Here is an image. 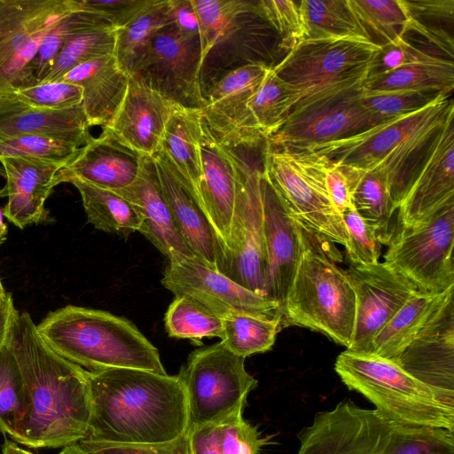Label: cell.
Wrapping results in <instances>:
<instances>
[{"label": "cell", "instance_id": "2e32d148", "mask_svg": "<svg viewBox=\"0 0 454 454\" xmlns=\"http://www.w3.org/2000/svg\"><path fill=\"white\" fill-rule=\"evenodd\" d=\"M271 67L262 62L243 65L224 74L210 90L201 115L223 145L252 148L264 140L253 124L248 102Z\"/></svg>", "mask_w": 454, "mask_h": 454}, {"label": "cell", "instance_id": "ffe728a7", "mask_svg": "<svg viewBox=\"0 0 454 454\" xmlns=\"http://www.w3.org/2000/svg\"><path fill=\"white\" fill-rule=\"evenodd\" d=\"M454 410V301L450 295L395 362Z\"/></svg>", "mask_w": 454, "mask_h": 454}, {"label": "cell", "instance_id": "30bf717a", "mask_svg": "<svg viewBox=\"0 0 454 454\" xmlns=\"http://www.w3.org/2000/svg\"><path fill=\"white\" fill-rule=\"evenodd\" d=\"M187 404L188 428L223 419L244 410L257 380L245 368V358L221 341L194 350L179 372Z\"/></svg>", "mask_w": 454, "mask_h": 454}, {"label": "cell", "instance_id": "9f6ffc18", "mask_svg": "<svg viewBox=\"0 0 454 454\" xmlns=\"http://www.w3.org/2000/svg\"><path fill=\"white\" fill-rule=\"evenodd\" d=\"M356 180V167L331 161L326 172V187L333 205L340 215L353 207L352 192Z\"/></svg>", "mask_w": 454, "mask_h": 454}, {"label": "cell", "instance_id": "be15d7a7", "mask_svg": "<svg viewBox=\"0 0 454 454\" xmlns=\"http://www.w3.org/2000/svg\"><path fill=\"white\" fill-rule=\"evenodd\" d=\"M6 235H7V226L4 222V214L0 208V246L6 239Z\"/></svg>", "mask_w": 454, "mask_h": 454}, {"label": "cell", "instance_id": "44dd1931", "mask_svg": "<svg viewBox=\"0 0 454 454\" xmlns=\"http://www.w3.org/2000/svg\"><path fill=\"white\" fill-rule=\"evenodd\" d=\"M200 153L202 176L199 186V204L218 240L220 266L230 249L238 191L239 155L235 149L220 143L204 121Z\"/></svg>", "mask_w": 454, "mask_h": 454}, {"label": "cell", "instance_id": "6f0895ef", "mask_svg": "<svg viewBox=\"0 0 454 454\" xmlns=\"http://www.w3.org/2000/svg\"><path fill=\"white\" fill-rule=\"evenodd\" d=\"M169 22L180 36L200 42V23L192 0H169Z\"/></svg>", "mask_w": 454, "mask_h": 454}, {"label": "cell", "instance_id": "8992f818", "mask_svg": "<svg viewBox=\"0 0 454 454\" xmlns=\"http://www.w3.org/2000/svg\"><path fill=\"white\" fill-rule=\"evenodd\" d=\"M301 226V252L280 312L282 324L320 332L348 349L356 321V294L348 275Z\"/></svg>", "mask_w": 454, "mask_h": 454}, {"label": "cell", "instance_id": "e7e4bbea", "mask_svg": "<svg viewBox=\"0 0 454 454\" xmlns=\"http://www.w3.org/2000/svg\"><path fill=\"white\" fill-rule=\"evenodd\" d=\"M6 294L7 293L4 291V286L0 279V301H2L5 297Z\"/></svg>", "mask_w": 454, "mask_h": 454}, {"label": "cell", "instance_id": "9a60e30c", "mask_svg": "<svg viewBox=\"0 0 454 454\" xmlns=\"http://www.w3.org/2000/svg\"><path fill=\"white\" fill-rule=\"evenodd\" d=\"M168 262L161 284L175 296L192 297L222 317L233 312L279 316L276 301L243 287L195 255H177Z\"/></svg>", "mask_w": 454, "mask_h": 454}, {"label": "cell", "instance_id": "7bdbcfd3", "mask_svg": "<svg viewBox=\"0 0 454 454\" xmlns=\"http://www.w3.org/2000/svg\"><path fill=\"white\" fill-rule=\"evenodd\" d=\"M27 414L24 381L7 344L0 350V432L15 441Z\"/></svg>", "mask_w": 454, "mask_h": 454}, {"label": "cell", "instance_id": "7dc6e473", "mask_svg": "<svg viewBox=\"0 0 454 454\" xmlns=\"http://www.w3.org/2000/svg\"><path fill=\"white\" fill-rule=\"evenodd\" d=\"M254 13L266 21L280 37L286 54L307 39V28L299 1L261 0L254 2Z\"/></svg>", "mask_w": 454, "mask_h": 454}, {"label": "cell", "instance_id": "4fadbf2b", "mask_svg": "<svg viewBox=\"0 0 454 454\" xmlns=\"http://www.w3.org/2000/svg\"><path fill=\"white\" fill-rule=\"evenodd\" d=\"M262 172V168H252L239 157L238 191L230 249L218 271L243 287L266 296Z\"/></svg>", "mask_w": 454, "mask_h": 454}, {"label": "cell", "instance_id": "484cf974", "mask_svg": "<svg viewBox=\"0 0 454 454\" xmlns=\"http://www.w3.org/2000/svg\"><path fill=\"white\" fill-rule=\"evenodd\" d=\"M142 154L121 144L108 131L92 137L57 174L59 184L79 178L96 186L120 191L136 179Z\"/></svg>", "mask_w": 454, "mask_h": 454}, {"label": "cell", "instance_id": "680465c9", "mask_svg": "<svg viewBox=\"0 0 454 454\" xmlns=\"http://www.w3.org/2000/svg\"><path fill=\"white\" fill-rule=\"evenodd\" d=\"M18 313L12 294L7 293L0 301V350L7 345L13 321Z\"/></svg>", "mask_w": 454, "mask_h": 454}, {"label": "cell", "instance_id": "ac0fdd59", "mask_svg": "<svg viewBox=\"0 0 454 454\" xmlns=\"http://www.w3.org/2000/svg\"><path fill=\"white\" fill-rule=\"evenodd\" d=\"M356 294L353 339L348 350L371 354L376 335L419 291L383 262L349 265L345 270Z\"/></svg>", "mask_w": 454, "mask_h": 454}, {"label": "cell", "instance_id": "83f0119b", "mask_svg": "<svg viewBox=\"0 0 454 454\" xmlns=\"http://www.w3.org/2000/svg\"><path fill=\"white\" fill-rule=\"evenodd\" d=\"M60 80L82 89V106L90 126L104 128L121 106L129 74L121 68L113 54L78 65Z\"/></svg>", "mask_w": 454, "mask_h": 454}, {"label": "cell", "instance_id": "ee69618b", "mask_svg": "<svg viewBox=\"0 0 454 454\" xmlns=\"http://www.w3.org/2000/svg\"><path fill=\"white\" fill-rule=\"evenodd\" d=\"M200 23L202 63L214 46L231 32L237 19L253 12L254 2L239 0H192Z\"/></svg>", "mask_w": 454, "mask_h": 454}, {"label": "cell", "instance_id": "f6af8a7d", "mask_svg": "<svg viewBox=\"0 0 454 454\" xmlns=\"http://www.w3.org/2000/svg\"><path fill=\"white\" fill-rule=\"evenodd\" d=\"M101 24L109 23L97 12L82 8L81 4L60 20L44 37L35 57L33 68L37 82H43L47 76L57 56L74 35Z\"/></svg>", "mask_w": 454, "mask_h": 454}, {"label": "cell", "instance_id": "f35d334b", "mask_svg": "<svg viewBox=\"0 0 454 454\" xmlns=\"http://www.w3.org/2000/svg\"><path fill=\"white\" fill-rule=\"evenodd\" d=\"M352 205L357 214L375 229L380 244L387 245L394 233L391 224L396 209L385 180L375 172L356 168Z\"/></svg>", "mask_w": 454, "mask_h": 454}, {"label": "cell", "instance_id": "c3c4849f", "mask_svg": "<svg viewBox=\"0 0 454 454\" xmlns=\"http://www.w3.org/2000/svg\"><path fill=\"white\" fill-rule=\"evenodd\" d=\"M74 143L42 136H21L0 141V159L21 157L58 163L64 167L78 153Z\"/></svg>", "mask_w": 454, "mask_h": 454}, {"label": "cell", "instance_id": "6da1fadb", "mask_svg": "<svg viewBox=\"0 0 454 454\" xmlns=\"http://www.w3.org/2000/svg\"><path fill=\"white\" fill-rule=\"evenodd\" d=\"M7 344L17 359L27 399L26 418L14 442L64 448L85 439L91 412L89 371L53 351L25 311L17 314Z\"/></svg>", "mask_w": 454, "mask_h": 454}, {"label": "cell", "instance_id": "11a10c76", "mask_svg": "<svg viewBox=\"0 0 454 454\" xmlns=\"http://www.w3.org/2000/svg\"><path fill=\"white\" fill-rule=\"evenodd\" d=\"M151 0H81V7L98 13L116 29L133 20Z\"/></svg>", "mask_w": 454, "mask_h": 454}, {"label": "cell", "instance_id": "e0dca14e", "mask_svg": "<svg viewBox=\"0 0 454 454\" xmlns=\"http://www.w3.org/2000/svg\"><path fill=\"white\" fill-rule=\"evenodd\" d=\"M361 91L290 114L265 140L266 145L302 149L356 135L386 121L364 105Z\"/></svg>", "mask_w": 454, "mask_h": 454}, {"label": "cell", "instance_id": "603a6c76", "mask_svg": "<svg viewBox=\"0 0 454 454\" xmlns=\"http://www.w3.org/2000/svg\"><path fill=\"white\" fill-rule=\"evenodd\" d=\"M176 104L129 76L121 106L103 129L137 153L153 156L160 146L166 124Z\"/></svg>", "mask_w": 454, "mask_h": 454}, {"label": "cell", "instance_id": "d590c367", "mask_svg": "<svg viewBox=\"0 0 454 454\" xmlns=\"http://www.w3.org/2000/svg\"><path fill=\"white\" fill-rule=\"evenodd\" d=\"M281 325L278 315L230 313L223 317L221 342L233 354L246 358L270 350Z\"/></svg>", "mask_w": 454, "mask_h": 454}, {"label": "cell", "instance_id": "f546056e", "mask_svg": "<svg viewBox=\"0 0 454 454\" xmlns=\"http://www.w3.org/2000/svg\"><path fill=\"white\" fill-rule=\"evenodd\" d=\"M82 105L65 109L28 107L0 116V141L21 136H42L82 147L92 137Z\"/></svg>", "mask_w": 454, "mask_h": 454}, {"label": "cell", "instance_id": "ab89813d", "mask_svg": "<svg viewBox=\"0 0 454 454\" xmlns=\"http://www.w3.org/2000/svg\"><path fill=\"white\" fill-rule=\"evenodd\" d=\"M408 23L405 33L423 36L453 59L454 0H403Z\"/></svg>", "mask_w": 454, "mask_h": 454}, {"label": "cell", "instance_id": "8fae6325", "mask_svg": "<svg viewBox=\"0 0 454 454\" xmlns=\"http://www.w3.org/2000/svg\"><path fill=\"white\" fill-rule=\"evenodd\" d=\"M78 0H0V98L38 83L33 68L44 37Z\"/></svg>", "mask_w": 454, "mask_h": 454}, {"label": "cell", "instance_id": "681fc988", "mask_svg": "<svg viewBox=\"0 0 454 454\" xmlns=\"http://www.w3.org/2000/svg\"><path fill=\"white\" fill-rule=\"evenodd\" d=\"M341 218L347 233L345 249L350 264L369 266L378 263L381 244L375 229L357 214L354 207L345 210Z\"/></svg>", "mask_w": 454, "mask_h": 454}, {"label": "cell", "instance_id": "836d02e7", "mask_svg": "<svg viewBox=\"0 0 454 454\" xmlns=\"http://www.w3.org/2000/svg\"><path fill=\"white\" fill-rule=\"evenodd\" d=\"M67 183L78 190L88 222L96 229L121 235L139 231L141 215L121 195L79 178H70Z\"/></svg>", "mask_w": 454, "mask_h": 454}, {"label": "cell", "instance_id": "91938a15", "mask_svg": "<svg viewBox=\"0 0 454 454\" xmlns=\"http://www.w3.org/2000/svg\"><path fill=\"white\" fill-rule=\"evenodd\" d=\"M29 106L19 100L15 96L0 98V116L27 109Z\"/></svg>", "mask_w": 454, "mask_h": 454}, {"label": "cell", "instance_id": "5bb4252c", "mask_svg": "<svg viewBox=\"0 0 454 454\" xmlns=\"http://www.w3.org/2000/svg\"><path fill=\"white\" fill-rule=\"evenodd\" d=\"M202 64L200 42L184 39L169 24L153 37L129 76L175 103L202 108L206 105L199 83Z\"/></svg>", "mask_w": 454, "mask_h": 454}, {"label": "cell", "instance_id": "7402d4cb", "mask_svg": "<svg viewBox=\"0 0 454 454\" xmlns=\"http://www.w3.org/2000/svg\"><path fill=\"white\" fill-rule=\"evenodd\" d=\"M454 200V110L432 143L398 207L401 228L419 225Z\"/></svg>", "mask_w": 454, "mask_h": 454}, {"label": "cell", "instance_id": "3957f363", "mask_svg": "<svg viewBox=\"0 0 454 454\" xmlns=\"http://www.w3.org/2000/svg\"><path fill=\"white\" fill-rule=\"evenodd\" d=\"M442 95L416 112L387 119L356 135L302 149L380 175L397 210L425 155L454 110Z\"/></svg>", "mask_w": 454, "mask_h": 454}, {"label": "cell", "instance_id": "8d00e7d4", "mask_svg": "<svg viewBox=\"0 0 454 454\" xmlns=\"http://www.w3.org/2000/svg\"><path fill=\"white\" fill-rule=\"evenodd\" d=\"M298 101L297 91L271 67L248 102L253 124L264 140L283 126Z\"/></svg>", "mask_w": 454, "mask_h": 454}, {"label": "cell", "instance_id": "60d3db41", "mask_svg": "<svg viewBox=\"0 0 454 454\" xmlns=\"http://www.w3.org/2000/svg\"><path fill=\"white\" fill-rule=\"evenodd\" d=\"M164 325L169 337L186 339L201 345L204 338L223 337V317L196 300L176 295L169 304Z\"/></svg>", "mask_w": 454, "mask_h": 454}, {"label": "cell", "instance_id": "db71d44e", "mask_svg": "<svg viewBox=\"0 0 454 454\" xmlns=\"http://www.w3.org/2000/svg\"><path fill=\"white\" fill-rule=\"evenodd\" d=\"M79 444L90 454H192L188 430L174 440L157 443L121 444L83 439Z\"/></svg>", "mask_w": 454, "mask_h": 454}, {"label": "cell", "instance_id": "7a4b0ae2", "mask_svg": "<svg viewBox=\"0 0 454 454\" xmlns=\"http://www.w3.org/2000/svg\"><path fill=\"white\" fill-rule=\"evenodd\" d=\"M91 412L86 440L121 444L174 440L188 430L179 374L114 368L89 372Z\"/></svg>", "mask_w": 454, "mask_h": 454}, {"label": "cell", "instance_id": "f1b7e54d", "mask_svg": "<svg viewBox=\"0 0 454 454\" xmlns=\"http://www.w3.org/2000/svg\"><path fill=\"white\" fill-rule=\"evenodd\" d=\"M202 130L200 108L176 104L166 124L160 146L198 203L202 176Z\"/></svg>", "mask_w": 454, "mask_h": 454}, {"label": "cell", "instance_id": "4dcf8cb0", "mask_svg": "<svg viewBox=\"0 0 454 454\" xmlns=\"http://www.w3.org/2000/svg\"><path fill=\"white\" fill-rule=\"evenodd\" d=\"M453 288L441 294H415L376 335L371 354L395 362L453 294Z\"/></svg>", "mask_w": 454, "mask_h": 454}, {"label": "cell", "instance_id": "e575fe53", "mask_svg": "<svg viewBox=\"0 0 454 454\" xmlns=\"http://www.w3.org/2000/svg\"><path fill=\"white\" fill-rule=\"evenodd\" d=\"M307 38H359L372 41L350 0L299 1Z\"/></svg>", "mask_w": 454, "mask_h": 454}, {"label": "cell", "instance_id": "f907efd6", "mask_svg": "<svg viewBox=\"0 0 454 454\" xmlns=\"http://www.w3.org/2000/svg\"><path fill=\"white\" fill-rule=\"evenodd\" d=\"M442 95L449 94L425 91H361L364 105L385 120L420 110Z\"/></svg>", "mask_w": 454, "mask_h": 454}, {"label": "cell", "instance_id": "4316f807", "mask_svg": "<svg viewBox=\"0 0 454 454\" xmlns=\"http://www.w3.org/2000/svg\"><path fill=\"white\" fill-rule=\"evenodd\" d=\"M162 193L186 244L211 268L218 270L221 248L206 215L159 148L153 155Z\"/></svg>", "mask_w": 454, "mask_h": 454}, {"label": "cell", "instance_id": "9c48e42d", "mask_svg": "<svg viewBox=\"0 0 454 454\" xmlns=\"http://www.w3.org/2000/svg\"><path fill=\"white\" fill-rule=\"evenodd\" d=\"M330 163L325 156L314 151L266 145L262 168L304 229L325 242L345 247L347 233L341 215L326 187Z\"/></svg>", "mask_w": 454, "mask_h": 454}, {"label": "cell", "instance_id": "816d5d0a", "mask_svg": "<svg viewBox=\"0 0 454 454\" xmlns=\"http://www.w3.org/2000/svg\"><path fill=\"white\" fill-rule=\"evenodd\" d=\"M14 96L29 107L65 109L82 105V89L59 80L38 82L20 89Z\"/></svg>", "mask_w": 454, "mask_h": 454}, {"label": "cell", "instance_id": "52a82bcc", "mask_svg": "<svg viewBox=\"0 0 454 454\" xmlns=\"http://www.w3.org/2000/svg\"><path fill=\"white\" fill-rule=\"evenodd\" d=\"M380 51V45L359 38H307L298 43L272 67L299 95L290 114L362 90Z\"/></svg>", "mask_w": 454, "mask_h": 454}, {"label": "cell", "instance_id": "74e56055", "mask_svg": "<svg viewBox=\"0 0 454 454\" xmlns=\"http://www.w3.org/2000/svg\"><path fill=\"white\" fill-rule=\"evenodd\" d=\"M168 1L151 0L133 20L117 29L114 56L127 74H130L156 33L170 24Z\"/></svg>", "mask_w": 454, "mask_h": 454}, {"label": "cell", "instance_id": "6125c7cd", "mask_svg": "<svg viewBox=\"0 0 454 454\" xmlns=\"http://www.w3.org/2000/svg\"><path fill=\"white\" fill-rule=\"evenodd\" d=\"M58 454H90L79 442L64 447Z\"/></svg>", "mask_w": 454, "mask_h": 454}, {"label": "cell", "instance_id": "cb8c5ba5", "mask_svg": "<svg viewBox=\"0 0 454 454\" xmlns=\"http://www.w3.org/2000/svg\"><path fill=\"white\" fill-rule=\"evenodd\" d=\"M0 162L6 180L0 190V198H7L4 216L20 229L44 221L45 201L59 184L57 174L64 166L21 157H4Z\"/></svg>", "mask_w": 454, "mask_h": 454}, {"label": "cell", "instance_id": "d4e9b609", "mask_svg": "<svg viewBox=\"0 0 454 454\" xmlns=\"http://www.w3.org/2000/svg\"><path fill=\"white\" fill-rule=\"evenodd\" d=\"M116 192L137 209L142 218L139 232L168 261L177 255H195L184 241L167 204L153 156L142 155L134 182Z\"/></svg>", "mask_w": 454, "mask_h": 454}, {"label": "cell", "instance_id": "bcb514c9", "mask_svg": "<svg viewBox=\"0 0 454 454\" xmlns=\"http://www.w3.org/2000/svg\"><path fill=\"white\" fill-rule=\"evenodd\" d=\"M350 3L371 37L372 33L379 36L380 45L405 34L408 15L403 0H350Z\"/></svg>", "mask_w": 454, "mask_h": 454}, {"label": "cell", "instance_id": "94428289", "mask_svg": "<svg viewBox=\"0 0 454 454\" xmlns=\"http://www.w3.org/2000/svg\"><path fill=\"white\" fill-rule=\"evenodd\" d=\"M2 454H34L33 452L20 447L14 441L5 440L2 446Z\"/></svg>", "mask_w": 454, "mask_h": 454}, {"label": "cell", "instance_id": "277c9868", "mask_svg": "<svg viewBox=\"0 0 454 454\" xmlns=\"http://www.w3.org/2000/svg\"><path fill=\"white\" fill-rule=\"evenodd\" d=\"M36 331L58 355L89 372L129 368L166 374L154 345L126 318L67 305L50 312Z\"/></svg>", "mask_w": 454, "mask_h": 454}, {"label": "cell", "instance_id": "ba28073f", "mask_svg": "<svg viewBox=\"0 0 454 454\" xmlns=\"http://www.w3.org/2000/svg\"><path fill=\"white\" fill-rule=\"evenodd\" d=\"M334 370L348 389L363 395L389 419L454 433V410L396 363L346 349L337 356Z\"/></svg>", "mask_w": 454, "mask_h": 454}, {"label": "cell", "instance_id": "d6986e66", "mask_svg": "<svg viewBox=\"0 0 454 454\" xmlns=\"http://www.w3.org/2000/svg\"><path fill=\"white\" fill-rule=\"evenodd\" d=\"M264 286L268 298L279 305V316L301 252V225L262 172ZM281 317V316H280Z\"/></svg>", "mask_w": 454, "mask_h": 454}, {"label": "cell", "instance_id": "b9f144b4", "mask_svg": "<svg viewBox=\"0 0 454 454\" xmlns=\"http://www.w3.org/2000/svg\"><path fill=\"white\" fill-rule=\"evenodd\" d=\"M116 33L114 26L101 24L76 34L62 48L43 82L59 81L78 65L114 54Z\"/></svg>", "mask_w": 454, "mask_h": 454}, {"label": "cell", "instance_id": "d6a6232c", "mask_svg": "<svg viewBox=\"0 0 454 454\" xmlns=\"http://www.w3.org/2000/svg\"><path fill=\"white\" fill-rule=\"evenodd\" d=\"M453 88V60L440 58L369 76L362 90L368 92L425 91L450 95Z\"/></svg>", "mask_w": 454, "mask_h": 454}, {"label": "cell", "instance_id": "f5cc1de1", "mask_svg": "<svg viewBox=\"0 0 454 454\" xmlns=\"http://www.w3.org/2000/svg\"><path fill=\"white\" fill-rule=\"evenodd\" d=\"M440 58L451 59L443 55L419 48L407 40L403 35L394 41L380 45V51L372 65L369 76L388 72L410 64L432 61Z\"/></svg>", "mask_w": 454, "mask_h": 454}, {"label": "cell", "instance_id": "5b68a950", "mask_svg": "<svg viewBox=\"0 0 454 454\" xmlns=\"http://www.w3.org/2000/svg\"><path fill=\"white\" fill-rule=\"evenodd\" d=\"M296 454H454V433L398 423L349 400L317 412Z\"/></svg>", "mask_w": 454, "mask_h": 454}, {"label": "cell", "instance_id": "1f68e13d", "mask_svg": "<svg viewBox=\"0 0 454 454\" xmlns=\"http://www.w3.org/2000/svg\"><path fill=\"white\" fill-rule=\"evenodd\" d=\"M192 454H259L269 443L239 410L223 419L188 428Z\"/></svg>", "mask_w": 454, "mask_h": 454}, {"label": "cell", "instance_id": "7c38bea8", "mask_svg": "<svg viewBox=\"0 0 454 454\" xmlns=\"http://www.w3.org/2000/svg\"><path fill=\"white\" fill-rule=\"evenodd\" d=\"M454 200L419 225L393 233L384 263L419 291L441 294L454 287Z\"/></svg>", "mask_w": 454, "mask_h": 454}]
</instances>
